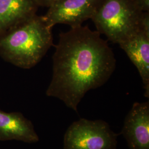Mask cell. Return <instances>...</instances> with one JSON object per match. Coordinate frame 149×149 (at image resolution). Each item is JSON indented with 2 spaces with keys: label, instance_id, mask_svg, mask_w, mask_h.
Here are the masks:
<instances>
[{
  "label": "cell",
  "instance_id": "cell-1",
  "mask_svg": "<svg viewBox=\"0 0 149 149\" xmlns=\"http://www.w3.org/2000/svg\"><path fill=\"white\" fill-rule=\"evenodd\" d=\"M116 67L106 40L88 26L61 33L53 56V75L46 95L61 100L78 113L87 92L104 85Z\"/></svg>",
  "mask_w": 149,
  "mask_h": 149
},
{
  "label": "cell",
  "instance_id": "cell-2",
  "mask_svg": "<svg viewBox=\"0 0 149 149\" xmlns=\"http://www.w3.org/2000/svg\"><path fill=\"white\" fill-rule=\"evenodd\" d=\"M52 29L43 16L35 15L0 35V56L19 68L31 69L53 45Z\"/></svg>",
  "mask_w": 149,
  "mask_h": 149
},
{
  "label": "cell",
  "instance_id": "cell-3",
  "mask_svg": "<svg viewBox=\"0 0 149 149\" xmlns=\"http://www.w3.org/2000/svg\"><path fill=\"white\" fill-rule=\"evenodd\" d=\"M143 13L136 0H104L91 19L100 34L119 44L140 32Z\"/></svg>",
  "mask_w": 149,
  "mask_h": 149
},
{
  "label": "cell",
  "instance_id": "cell-4",
  "mask_svg": "<svg viewBox=\"0 0 149 149\" xmlns=\"http://www.w3.org/2000/svg\"><path fill=\"white\" fill-rule=\"evenodd\" d=\"M119 133L114 132L103 120L80 118L64 134V149H117Z\"/></svg>",
  "mask_w": 149,
  "mask_h": 149
},
{
  "label": "cell",
  "instance_id": "cell-5",
  "mask_svg": "<svg viewBox=\"0 0 149 149\" xmlns=\"http://www.w3.org/2000/svg\"><path fill=\"white\" fill-rule=\"evenodd\" d=\"M104 0H60L49 7L43 16L48 26L64 24L71 27L81 26L92 19Z\"/></svg>",
  "mask_w": 149,
  "mask_h": 149
},
{
  "label": "cell",
  "instance_id": "cell-6",
  "mask_svg": "<svg viewBox=\"0 0 149 149\" xmlns=\"http://www.w3.org/2000/svg\"><path fill=\"white\" fill-rule=\"evenodd\" d=\"M129 149H149V102H135L124 119L119 133Z\"/></svg>",
  "mask_w": 149,
  "mask_h": 149
},
{
  "label": "cell",
  "instance_id": "cell-7",
  "mask_svg": "<svg viewBox=\"0 0 149 149\" xmlns=\"http://www.w3.org/2000/svg\"><path fill=\"white\" fill-rule=\"evenodd\" d=\"M12 140L34 144L39 138L33 123L22 113L0 109V141Z\"/></svg>",
  "mask_w": 149,
  "mask_h": 149
},
{
  "label": "cell",
  "instance_id": "cell-8",
  "mask_svg": "<svg viewBox=\"0 0 149 149\" xmlns=\"http://www.w3.org/2000/svg\"><path fill=\"white\" fill-rule=\"evenodd\" d=\"M119 45L138 70L145 90L144 96L149 98V36L139 32Z\"/></svg>",
  "mask_w": 149,
  "mask_h": 149
},
{
  "label": "cell",
  "instance_id": "cell-9",
  "mask_svg": "<svg viewBox=\"0 0 149 149\" xmlns=\"http://www.w3.org/2000/svg\"><path fill=\"white\" fill-rule=\"evenodd\" d=\"M36 0H0V35L37 15Z\"/></svg>",
  "mask_w": 149,
  "mask_h": 149
},
{
  "label": "cell",
  "instance_id": "cell-10",
  "mask_svg": "<svg viewBox=\"0 0 149 149\" xmlns=\"http://www.w3.org/2000/svg\"><path fill=\"white\" fill-rule=\"evenodd\" d=\"M140 32L149 36V12H143L141 17Z\"/></svg>",
  "mask_w": 149,
  "mask_h": 149
},
{
  "label": "cell",
  "instance_id": "cell-11",
  "mask_svg": "<svg viewBox=\"0 0 149 149\" xmlns=\"http://www.w3.org/2000/svg\"><path fill=\"white\" fill-rule=\"evenodd\" d=\"M60 0H36L39 7H49Z\"/></svg>",
  "mask_w": 149,
  "mask_h": 149
},
{
  "label": "cell",
  "instance_id": "cell-12",
  "mask_svg": "<svg viewBox=\"0 0 149 149\" xmlns=\"http://www.w3.org/2000/svg\"><path fill=\"white\" fill-rule=\"evenodd\" d=\"M138 5L143 12H149V0H136Z\"/></svg>",
  "mask_w": 149,
  "mask_h": 149
}]
</instances>
